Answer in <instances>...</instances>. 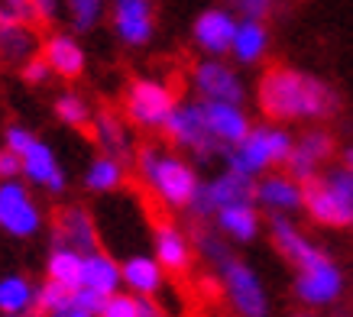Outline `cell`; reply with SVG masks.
<instances>
[{
    "instance_id": "40",
    "label": "cell",
    "mask_w": 353,
    "mask_h": 317,
    "mask_svg": "<svg viewBox=\"0 0 353 317\" xmlns=\"http://www.w3.org/2000/svg\"><path fill=\"white\" fill-rule=\"evenodd\" d=\"M198 246H201V253L208 256L214 265H224L227 259H230V253L224 249V243L217 240L214 233H201V236H198Z\"/></svg>"
},
{
    "instance_id": "39",
    "label": "cell",
    "mask_w": 353,
    "mask_h": 317,
    "mask_svg": "<svg viewBox=\"0 0 353 317\" xmlns=\"http://www.w3.org/2000/svg\"><path fill=\"white\" fill-rule=\"evenodd\" d=\"M49 74H52V68H49V62L43 55H32L30 62H23V81L26 85H46Z\"/></svg>"
},
{
    "instance_id": "31",
    "label": "cell",
    "mask_w": 353,
    "mask_h": 317,
    "mask_svg": "<svg viewBox=\"0 0 353 317\" xmlns=\"http://www.w3.org/2000/svg\"><path fill=\"white\" fill-rule=\"evenodd\" d=\"M72 301V288H65L59 285V282H46L43 288H36V307H32V314H39V317H52L59 307H65Z\"/></svg>"
},
{
    "instance_id": "23",
    "label": "cell",
    "mask_w": 353,
    "mask_h": 317,
    "mask_svg": "<svg viewBox=\"0 0 353 317\" xmlns=\"http://www.w3.org/2000/svg\"><path fill=\"white\" fill-rule=\"evenodd\" d=\"M123 285L127 288H133L137 295H156L159 292V285H162V269L159 265V259L156 256H130L127 263H123Z\"/></svg>"
},
{
    "instance_id": "41",
    "label": "cell",
    "mask_w": 353,
    "mask_h": 317,
    "mask_svg": "<svg viewBox=\"0 0 353 317\" xmlns=\"http://www.w3.org/2000/svg\"><path fill=\"white\" fill-rule=\"evenodd\" d=\"M32 139H36V136H32L30 130H26V127H20V123H13V127H7V133H3V146H7V149H13V152L20 156V152H23V149H26V146H30Z\"/></svg>"
},
{
    "instance_id": "30",
    "label": "cell",
    "mask_w": 353,
    "mask_h": 317,
    "mask_svg": "<svg viewBox=\"0 0 353 317\" xmlns=\"http://www.w3.org/2000/svg\"><path fill=\"white\" fill-rule=\"evenodd\" d=\"M55 116L62 120V123H68V127L75 130H88L91 127V120H94V110L85 104V97L78 94H59L55 97Z\"/></svg>"
},
{
    "instance_id": "10",
    "label": "cell",
    "mask_w": 353,
    "mask_h": 317,
    "mask_svg": "<svg viewBox=\"0 0 353 317\" xmlns=\"http://www.w3.org/2000/svg\"><path fill=\"white\" fill-rule=\"evenodd\" d=\"M269 227H272V243H276V249L285 256L295 269H311V265L327 263V253H321L311 240H305L301 230L285 214H272V223H269Z\"/></svg>"
},
{
    "instance_id": "3",
    "label": "cell",
    "mask_w": 353,
    "mask_h": 317,
    "mask_svg": "<svg viewBox=\"0 0 353 317\" xmlns=\"http://www.w3.org/2000/svg\"><path fill=\"white\" fill-rule=\"evenodd\" d=\"M292 149H295V139H292L289 130L253 127L243 143L224 149V158H227V169L243 172V175L253 178V175H259V172H266L272 162H285Z\"/></svg>"
},
{
    "instance_id": "8",
    "label": "cell",
    "mask_w": 353,
    "mask_h": 317,
    "mask_svg": "<svg viewBox=\"0 0 353 317\" xmlns=\"http://www.w3.org/2000/svg\"><path fill=\"white\" fill-rule=\"evenodd\" d=\"M39 223H43V214L26 185H20L17 178L0 181V227L10 236H32L39 230Z\"/></svg>"
},
{
    "instance_id": "17",
    "label": "cell",
    "mask_w": 353,
    "mask_h": 317,
    "mask_svg": "<svg viewBox=\"0 0 353 317\" xmlns=\"http://www.w3.org/2000/svg\"><path fill=\"white\" fill-rule=\"evenodd\" d=\"M204 116H208V127L224 146H236L250 136V120L240 110V104H221V101H201Z\"/></svg>"
},
{
    "instance_id": "34",
    "label": "cell",
    "mask_w": 353,
    "mask_h": 317,
    "mask_svg": "<svg viewBox=\"0 0 353 317\" xmlns=\"http://www.w3.org/2000/svg\"><path fill=\"white\" fill-rule=\"evenodd\" d=\"M32 20H39L32 0H0V26H7V23H32Z\"/></svg>"
},
{
    "instance_id": "13",
    "label": "cell",
    "mask_w": 353,
    "mask_h": 317,
    "mask_svg": "<svg viewBox=\"0 0 353 317\" xmlns=\"http://www.w3.org/2000/svg\"><path fill=\"white\" fill-rule=\"evenodd\" d=\"M341 288L343 275L331 259L321 265H311V269H299V278H295V295L305 305H331V301H337Z\"/></svg>"
},
{
    "instance_id": "25",
    "label": "cell",
    "mask_w": 353,
    "mask_h": 317,
    "mask_svg": "<svg viewBox=\"0 0 353 317\" xmlns=\"http://www.w3.org/2000/svg\"><path fill=\"white\" fill-rule=\"evenodd\" d=\"M269 49V30L263 26V20H240L234 36V59L240 65H253L259 62Z\"/></svg>"
},
{
    "instance_id": "15",
    "label": "cell",
    "mask_w": 353,
    "mask_h": 317,
    "mask_svg": "<svg viewBox=\"0 0 353 317\" xmlns=\"http://www.w3.org/2000/svg\"><path fill=\"white\" fill-rule=\"evenodd\" d=\"M301 191H305V211H308V217L314 223H321V227H353L350 214H347V207L341 204V198L334 194L327 178L305 181Z\"/></svg>"
},
{
    "instance_id": "32",
    "label": "cell",
    "mask_w": 353,
    "mask_h": 317,
    "mask_svg": "<svg viewBox=\"0 0 353 317\" xmlns=\"http://www.w3.org/2000/svg\"><path fill=\"white\" fill-rule=\"evenodd\" d=\"M104 0H68V13H72V26L75 32L94 30V23L101 20Z\"/></svg>"
},
{
    "instance_id": "36",
    "label": "cell",
    "mask_w": 353,
    "mask_h": 317,
    "mask_svg": "<svg viewBox=\"0 0 353 317\" xmlns=\"http://www.w3.org/2000/svg\"><path fill=\"white\" fill-rule=\"evenodd\" d=\"M299 146L305 149L311 158L327 162V158H331V152H334V136H331V133H324V130H308V133L301 136Z\"/></svg>"
},
{
    "instance_id": "12",
    "label": "cell",
    "mask_w": 353,
    "mask_h": 317,
    "mask_svg": "<svg viewBox=\"0 0 353 317\" xmlns=\"http://www.w3.org/2000/svg\"><path fill=\"white\" fill-rule=\"evenodd\" d=\"M236 20L230 10L224 7H211V10H204L198 20H194V43L201 45L208 55H224L234 49V36H236Z\"/></svg>"
},
{
    "instance_id": "4",
    "label": "cell",
    "mask_w": 353,
    "mask_h": 317,
    "mask_svg": "<svg viewBox=\"0 0 353 317\" xmlns=\"http://www.w3.org/2000/svg\"><path fill=\"white\" fill-rule=\"evenodd\" d=\"M162 133L169 143L188 149L198 162H208L224 152V143L211 133L208 127V116H204V104H192V101H182L175 104V110L169 114V120L162 123Z\"/></svg>"
},
{
    "instance_id": "24",
    "label": "cell",
    "mask_w": 353,
    "mask_h": 317,
    "mask_svg": "<svg viewBox=\"0 0 353 317\" xmlns=\"http://www.w3.org/2000/svg\"><path fill=\"white\" fill-rule=\"evenodd\" d=\"M36 307V288L23 275H3L0 278V314L3 317H26Z\"/></svg>"
},
{
    "instance_id": "38",
    "label": "cell",
    "mask_w": 353,
    "mask_h": 317,
    "mask_svg": "<svg viewBox=\"0 0 353 317\" xmlns=\"http://www.w3.org/2000/svg\"><path fill=\"white\" fill-rule=\"evenodd\" d=\"M230 3L240 10L243 20H266L276 7V0H230Z\"/></svg>"
},
{
    "instance_id": "28",
    "label": "cell",
    "mask_w": 353,
    "mask_h": 317,
    "mask_svg": "<svg viewBox=\"0 0 353 317\" xmlns=\"http://www.w3.org/2000/svg\"><path fill=\"white\" fill-rule=\"evenodd\" d=\"M81 269H85V253H78V249H68V246H55L52 253H49V265H46V272L52 282L65 288H81Z\"/></svg>"
},
{
    "instance_id": "29",
    "label": "cell",
    "mask_w": 353,
    "mask_h": 317,
    "mask_svg": "<svg viewBox=\"0 0 353 317\" xmlns=\"http://www.w3.org/2000/svg\"><path fill=\"white\" fill-rule=\"evenodd\" d=\"M123 181V162L114 156H97L85 172V188L88 191H114Z\"/></svg>"
},
{
    "instance_id": "33",
    "label": "cell",
    "mask_w": 353,
    "mask_h": 317,
    "mask_svg": "<svg viewBox=\"0 0 353 317\" xmlns=\"http://www.w3.org/2000/svg\"><path fill=\"white\" fill-rule=\"evenodd\" d=\"M318 165H321V162H318V158H311L308 152H305V149L299 146V143H295V149H292L289 158H285V169H289V175H292L295 181H301V185L314 178Z\"/></svg>"
},
{
    "instance_id": "35",
    "label": "cell",
    "mask_w": 353,
    "mask_h": 317,
    "mask_svg": "<svg viewBox=\"0 0 353 317\" xmlns=\"http://www.w3.org/2000/svg\"><path fill=\"white\" fill-rule=\"evenodd\" d=\"M324 178H327V185L334 188V194L341 198V204L347 207V214H350V223H353V172L343 165V169L327 172Z\"/></svg>"
},
{
    "instance_id": "2",
    "label": "cell",
    "mask_w": 353,
    "mask_h": 317,
    "mask_svg": "<svg viewBox=\"0 0 353 317\" xmlns=\"http://www.w3.org/2000/svg\"><path fill=\"white\" fill-rule=\"evenodd\" d=\"M137 169L165 207H192L201 181L185 158L162 152L159 146H143L137 152Z\"/></svg>"
},
{
    "instance_id": "21",
    "label": "cell",
    "mask_w": 353,
    "mask_h": 317,
    "mask_svg": "<svg viewBox=\"0 0 353 317\" xmlns=\"http://www.w3.org/2000/svg\"><path fill=\"white\" fill-rule=\"evenodd\" d=\"M156 259L165 272L175 275H182L192 265V246L185 240V233L169 221L156 223Z\"/></svg>"
},
{
    "instance_id": "37",
    "label": "cell",
    "mask_w": 353,
    "mask_h": 317,
    "mask_svg": "<svg viewBox=\"0 0 353 317\" xmlns=\"http://www.w3.org/2000/svg\"><path fill=\"white\" fill-rule=\"evenodd\" d=\"M97 317H143L139 314V295H110Z\"/></svg>"
},
{
    "instance_id": "43",
    "label": "cell",
    "mask_w": 353,
    "mask_h": 317,
    "mask_svg": "<svg viewBox=\"0 0 353 317\" xmlns=\"http://www.w3.org/2000/svg\"><path fill=\"white\" fill-rule=\"evenodd\" d=\"M52 317H94V314H91L88 307L78 305V301H75V292H72V301H68L65 307H59V311H55Z\"/></svg>"
},
{
    "instance_id": "42",
    "label": "cell",
    "mask_w": 353,
    "mask_h": 317,
    "mask_svg": "<svg viewBox=\"0 0 353 317\" xmlns=\"http://www.w3.org/2000/svg\"><path fill=\"white\" fill-rule=\"evenodd\" d=\"M23 172V158L13 152V149H0V181H10V178H17Z\"/></svg>"
},
{
    "instance_id": "18",
    "label": "cell",
    "mask_w": 353,
    "mask_h": 317,
    "mask_svg": "<svg viewBox=\"0 0 353 317\" xmlns=\"http://www.w3.org/2000/svg\"><path fill=\"white\" fill-rule=\"evenodd\" d=\"M256 204H263L272 214L299 211V207H305L301 181H295L292 175H269L256 185Z\"/></svg>"
},
{
    "instance_id": "9",
    "label": "cell",
    "mask_w": 353,
    "mask_h": 317,
    "mask_svg": "<svg viewBox=\"0 0 353 317\" xmlns=\"http://www.w3.org/2000/svg\"><path fill=\"white\" fill-rule=\"evenodd\" d=\"M110 20L120 43L127 45H146L156 30V13L152 0H110Z\"/></svg>"
},
{
    "instance_id": "1",
    "label": "cell",
    "mask_w": 353,
    "mask_h": 317,
    "mask_svg": "<svg viewBox=\"0 0 353 317\" xmlns=\"http://www.w3.org/2000/svg\"><path fill=\"white\" fill-rule=\"evenodd\" d=\"M256 101L263 114L272 120H318V116L337 114V104H341L331 85L289 65H272L259 78Z\"/></svg>"
},
{
    "instance_id": "26",
    "label": "cell",
    "mask_w": 353,
    "mask_h": 317,
    "mask_svg": "<svg viewBox=\"0 0 353 317\" xmlns=\"http://www.w3.org/2000/svg\"><path fill=\"white\" fill-rule=\"evenodd\" d=\"M217 227L236 243H250L259 233V214L253 204H234V207L217 211Z\"/></svg>"
},
{
    "instance_id": "11",
    "label": "cell",
    "mask_w": 353,
    "mask_h": 317,
    "mask_svg": "<svg viewBox=\"0 0 353 317\" xmlns=\"http://www.w3.org/2000/svg\"><path fill=\"white\" fill-rule=\"evenodd\" d=\"M194 88L201 101H221V104H243V81L236 78L234 68L224 62H201L194 68Z\"/></svg>"
},
{
    "instance_id": "20",
    "label": "cell",
    "mask_w": 353,
    "mask_h": 317,
    "mask_svg": "<svg viewBox=\"0 0 353 317\" xmlns=\"http://www.w3.org/2000/svg\"><path fill=\"white\" fill-rule=\"evenodd\" d=\"M91 133H94L97 146L104 149V156H114V158H120V162H127L130 158L133 146H130L127 123L120 120L117 110H110V107L97 110L94 120H91Z\"/></svg>"
},
{
    "instance_id": "6",
    "label": "cell",
    "mask_w": 353,
    "mask_h": 317,
    "mask_svg": "<svg viewBox=\"0 0 353 317\" xmlns=\"http://www.w3.org/2000/svg\"><path fill=\"white\" fill-rule=\"evenodd\" d=\"M234 204H256V185L243 172L227 169L224 175L211 178L208 185H198V194L192 201V214L208 217V214H217L224 207H234Z\"/></svg>"
},
{
    "instance_id": "14",
    "label": "cell",
    "mask_w": 353,
    "mask_h": 317,
    "mask_svg": "<svg viewBox=\"0 0 353 317\" xmlns=\"http://www.w3.org/2000/svg\"><path fill=\"white\" fill-rule=\"evenodd\" d=\"M55 246H68L78 253H97V227L85 207H62L55 217Z\"/></svg>"
},
{
    "instance_id": "16",
    "label": "cell",
    "mask_w": 353,
    "mask_h": 317,
    "mask_svg": "<svg viewBox=\"0 0 353 317\" xmlns=\"http://www.w3.org/2000/svg\"><path fill=\"white\" fill-rule=\"evenodd\" d=\"M23 158V175L32 181V185H39L46 191H62L65 188V172L59 165V158L49 146H46L43 139H32L30 146L20 152Z\"/></svg>"
},
{
    "instance_id": "5",
    "label": "cell",
    "mask_w": 353,
    "mask_h": 317,
    "mask_svg": "<svg viewBox=\"0 0 353 317\" xmlns=\"http://www.w3.org/2000/svg\"><path fill=\"white\" fill-rule=\"evenodd\" d=\"M175 104H179L175 94L152 78H133L127 88V97H123V110H127L130 123H137L143 130H162Z\"/></svg>"
},
{
    "instance_id": "22",
    "label": "cell",
    "mask_w": 353,
    "mask_h": 317,
    "mask_svg": "<svg viewBox=\"0 0 353 317\" xmlns=\"http://www.w3.org/2000/svg\"><path fill=\"white\" fill-rule=\"evenodd\" d=\"M120 282H123V272H120V265L110 259L108 253H88L85 256V269H81V288H91L97 295H117Z\"/></svg>"
},
{
    "instance_id": "7",
    "label": "cell",
    "mask_w": 353,
    "mask_h": 317,
    "mask_svg": "<svg viewBox=\"0 0 353 317\" xmlns=\"http://www.w3.org/2000/svg\"><path fill=\"white\" fill-rule=\"evenodd\" d=\"M221 275H224V292L230 298V305L236 307L240 317H266L269 314V298L266 288L259 282V275L250 269L240 259H227L221 265Z\"/></svg>"
},
{
    "instance_id": "27",
    "label": "cell",
    "mask_w": 353,
    "mask_h": 317,
    "mask_svg": "<svg viewBox=\"0 0 353 317\" xmlns=\"http://www.w3.org/2000/svg\"><path fill=\"white\" fill-rule=\"evenodd\" d=\"M39 49L36 32L30 30V23H7L0 26V55L10 62H30Z\"/></svg>"
},
{
    "instance_id": "19",
    "label": "cell",
    "mask_w": 353,
    "mask_h": 317,
    "mask_svg": "<svg viewBox=\"0 0 353 317\" xmlns=\"http://www.w3.org/2000/svg\"><path fill=\"white\" fill-rule=\"evenodd\" d=\"M43 59L65 81H75V78H81V72H85V49H81L72 36H65V32H55V36L46 39Z\"/></svg>"
}]
</instances>
